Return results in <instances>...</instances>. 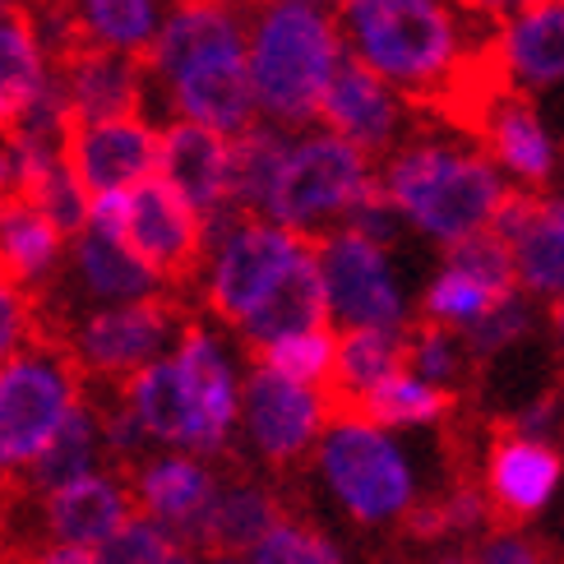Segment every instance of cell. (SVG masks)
I'll return each mask as SVG.
<instances>
[{"label":"cell","mask_w":564,"mask_h":564,"mask_svg":"<svg viewBox=\"0 0 564 564\" xmlns=\"http://www.w3.org/2000/svg\"><path fill=\"white\" fill-rule=\"evenodd\" d=\"M384 195L403 208V218L421 227L440 246H454L473 231L496 223V208L509 185L496 172V158L486 149L467 153L440 144L431 134H412L384 158L380 172Z\"/></svg>","instance_id":"obj_1"},{"label":"cell","mask_w":564,"mask_h":564,"mask_svg":"<svg viewBox=\"0 0 564 564\" xmlns=\"http://www.w3.org/2000/svg\"><path fill=\"white\" fill-rule=\"evenodd\" d=\"M338 29L375 75H384L416 107L463 61L467 33L449 0H343Z\"/></svg>","instance_id":"obj_2"},{"label":"cell","mask_w":564,"mask_h":564,"mask_svg":"<svg viewBox=\"0 0 564 564\" xmlns=\"http://www.w3.org/2000/svg\"><path fill=\"white\" fill-rule=\"evenodd\" d=\"M343 61V29L334 14L296 0H254L250 79L254 102L278 126H305L319 116L324 88Z\"/></svg>","instance_id":"obj_3"},{"label":"cell","mask_w":564,"mask_h":564,"mask_svg":"<svg viewBox=\"0 0 564 564\" xmlns=\"http://www.w3.org/2000/svg\"><path fill=\"white\" fill-rule=\"evenodd\" d=\"M84 366L56 338H37L0 361V473H23L61 421L79 408Z\"/></svg>","instance_id":"obj_4"},{"label":"cell","mask_w":564,"mask_h":564,"mask_svg":"<svg viewBox=\"0 0 564 564\" xmlns=\"http://www.w3.org/2000/svg\"><path fill=\"white\" fill-rule=\"evenodd\" d=\"M319 473L338 505L366 528L403 523L416 505V481L403 449L384 435V426L361 416H338L319 435Z\"/></svg>","instance_id":"obj_5"},{"label":"cell","mask_w":564,"mask_h":564,"mask_svg":"<svg viewBox=\"0 0 564 564\" xmlns=\"http://www.w3.org/2000/svg\"><path fill=\"white\" fill-rule=\"evenodd\" d=\"M380 172L370 167V153L361 144H351L343 134H305L292 144L282 176L273 185L269 218L319 237L328 223H343L351 214V204L375 191Z\"/></svg>","instance_id":"obj_6"},{"label":"cell","mask_w":564,"mask_h":564,"mask_svg":"<svg viewBox=\"0 0 564 564\" xmlns=\"http://www.w3.org/2000/svg\"><path fill=\"white\" fill-rule=\"evenodd\" d=\"M305 241H311L305 231L241 218L231 208L208 218V273H204L208 311L227 324H241L282 278V269L305 250Z\"/></svg>","instance_id":"obj_7"},{"label":"cell","mask_w":564,"mask_h":564,"mask_svg":"<svg viewBox=\"0 0 564 564\" xmlns=\"http://www.w3.org/2000/svg\"><path fill=\"white\" fill-rule=\"evenodd\" d=\"M185 315L172 292H158L144 301H121L93 311L75 334H69V351L79 357L84 375L93 380H126L139 366L162 357V347L181 338Z\"/></svg>","instance_id":"obj_8"},{"label":"cell","mask_w":564,"mask_h":564,"mask_svg":"<svg viewBox=\"0 0 564 564\" xmlns=\"http://www.w3.org/2000/svg\"><path fill=\"white\" fill-rule=\"evenodd\" d=\"M121 241L139 254V260H149L172 292H181L185 282H195L204 273L208 218L176 191L172 181L149 176V181L130 185Z\"/></svg>","instance_id":"obj_9"},{"label":"cell","mask_w":564,"mask_h":564,"mask_svg":"<svg viewBox=\"0 0 564 564\" xmlns=\"http://www.w3.org/2000/svg\"><path fill=\"white\" fill-rule=\"evenodd\" d=\"M315 254H319L324 292H328V315L343 328L408 324V305H403V292H398L380 241H370L351 227H338V231H319Z\"/></svg>","instance_id":"obj_10"},{"label":"cell","mask_w":564,"mask_h":564,"mask_svg":"<svg viewBox=\"0 0 564 564\" xmlns=\"http://www.w3.org/2000/svg\"><path fill=\"white\" fill-rule=\"evenodd\" d=\"M564 477V449L551 440H536L486 421V458H481V486L490 500V523L496 528H528L542 513Z\"/></svg>","instance_id":"obj_11"},{"label":"cell","mask_w":564,"mask_h":564,"mask_svg":"<svg viewBox=\"0 0 564 564\" xmlns=\"http://www.w3.org/2000/svg\"><path fill=\"white\" fill-rule=\"evenodd\" d=\"M319 121L351 144H361L370 158H389L398 144H408V121H421V111L351 52L338 61L334 79L324 88Z\"/></svg>","instance_id":"obj_12"},{"label":"cell","mask_w":564,"mask_h":564,"mask_svg":"<svg viewBox=\"0 0 564 564\" xmlns=\"http://www.w3.org/2000/svg\"><path fill=\"white\" fill-rule=\"evenodd\" d=\"M241 408H246V431L254 454L269 467L301 463L305 449L324 435V421H328L324 389L296 384L264 361L250 370V380L241 389Z\"/></svg>","instance_id":"obj_13"},{"label":"cell","mask_w":564,"mask_h":564,"mask_svg":"<svg viewBox=\"0 0 564 564\" xmlns=\"http://www.w3.org/2000/svg\"><path fill=\"white\" fill-rule=\"evenodd\" d=\"M52 56V79L61 84L69 111L79 121H107V116H134L144 107V93H149V61L121 52V46H107V42H88L75 37L56 46Z\"/></svg>","instance_id":"obj_14"},{"label":"cell","mask_w":564,"mask_h":564,"mask_svg":"<svg viewBox=\"0 0 564 564\" xmlns=\"http://www.w3.org/2000/svg\"><path fill=\"white\" fill-rule=\"evenodd\" d=\"M162 158V130H153L144 116H107V121H79L69 116L65 162L75 167L88 195L130 191L149 181Z\"/></svg>","instance_id":"obj_15"},{"label":"cell","mask_w":564,"mask_h":564,"mask_svg":"<svg viewBox=\"0 0 564 564\" xmlns=\"http://www.w3.org/2000/svg\"><path fill=\"white\" fill-rule=\"evenodd\" d=\"M167 98L181 116L204 121L223 134H241L254 126V79H250V42L214 46L195 61H185L167 79Z\"/></svg>","instance_id":"obj_16"},{"label":"cell","mask_w":564,"mask_h":564,"mask_svg":"<svg viewBox=\"0 0 564 564\" xmlns=\"http://www.w3.org/2000/svg\"><path fill=\"white\" fill-rule=\"evenodd\" d=\"M477 144L496 158L519 185L551 195L555 172H560V144L551 139V130L542 126V116H536V107H532L523 84L509 88L505 98L490 107Z\"/></svg>","instance_id":"obj_17"},{"label":"cell","mask_w":564,"mask_h":564,"mask_svg":"<svg viewBox=\"0 0 564 564\" xmlns=\"http://www.w3.org/2000/svg\"><path fill=\"white\" fill-rule=\"evenodd\" d=\"M158 172H162V181H172L204 218H218L227 208V185H231V134L181 116V121L162 130Z\"/></svg>","instance_id":"obj_18"},{"label":"cell","mask_w":564,"mask_h":564,"mask_svg":"<svg viewBox=\"0 0 564 564\" xmlns=\"http://www.w3.org/2000/svg\"><path fill=\"white\" fill-rule=\"evenodd\" d=\"M139 509L134 500V486H130V473H88V477H75L56 490H46V532L56 542H75V546H102L107 536L121 528L130 513Z\"/></svg>","instance_id":"obj_19"},{"label":"cell","mask_w":564,"mask_h":564,"mask_svg":"<svg viewBox=\"0 0 564 564\" xmlns=\"http://www.w3.org/2000/svg\"><path fill=\"white\" fill-rule=\"evenodd\" d=\"M176 361L191 380L195 393V412H199V454H218L227 449L231 426H237V408H241V389H237V370H231L223 343L208 334L204 324H185L176 338Z\"/></svg>","instance_id":"obj_20"},{"label":"cell","mask_w":564,"mask_h":564,"mask_svg":"<svg viewBox=\"0 0 564 564\" xmlns=\"http://www.w3.org/2000/svg\"><path fill=\"white\" fill-rule=\"evenodd\" d=\"M282 519H288V509L278 505L269 486L250 481V477H231L214 490L204 519L195 523V532L185 536V542L208 555H250Z\"/></svg>","instance_id":"obj_21"},{"label":"cell","mask_w":564,"mask_h":564,"mask_svg":"<svg viewBox=\"0 0 564 564\" xmlns=\"http://www.w3.org/2000/svg\"><path fill=\"white\" fill-rule=\"evenodd\" d=\"M328 324V292H324V273H319V254H315V237L305 241V250L282 269V278L264 292V301L237 324L241 338L250 347H269L301 328H319Z\"/></svg>","instance_id":"obj_22"},{"label":"cell","mask_w":564,"mask_h":564,"mask_svg":"<svg viewBox=\"0 0 564 564\" xmlns=\"http://www.w3.org/2000/svg\"><path fill=\"white\" fill-rule=\"evenodd\" d=\"M121 393L130 398V408L144 421V431L158 444H176V449L199 454V412H195V393L191 380L176 357H158L149 366H139L134 375H126Z\"/></svg>","instance_id":"obj_23"},{"label":"cell","mask_w":564,"mask_h":564,"mask_svg":"<svg viewBox=\"0 0 564 564\" xmlns=\"http://www.w3.org/2000/svg\"><path fill=\"white\" fill-rule=\"evenodd\" d=\"M69 264H75V278H79L84 296L102 301V305L144 301V296L167 292V282H162V273L149 260H139V254L116 237V231H102L93 223L75 237Z\"/></svg>","instance_id":"obj_24"},{"label":"cell","mask_w":564,"mask_h":564,"mask_svg":"<svg viewBox=\"0 0 564 564\" xmlns=\"http://www.w3.org/2000/svg\"><path fill=\"white\" fill-rule=\"evenodd\" d=\"M398 370H408V324H398V328H343L338 361H334V375H328V384H324L328 421L347 416L357 408L361 393L384 384Z\"/></svg>","instance_id":"obj_25"},{"label":"cell","mask_w":564,"mask_h":564,"mask_svg":"<svg viewBox=\"0 0 564 564\" xmlns=\"http://www.w3.org/2000/svg\"><path fill=\"white\" fill-rule=\"evenodd\" d=\"M130 473V486H134V500L144 513L162 519L167 528H176L181 536H191L195 523L204 519L208 500L218 490V477L208 473L204 463L195 458H153L144 467H126Z\"/></svg>","instance_id":"obj_26"},{"label":"cell","mask_w":564,"mask_h":564,"mask_svg":"<svg viewBox=\"0 0 564 564\" xmlns=\"http://www.w3.org/2000/svg\"><path fill=\"white\" fill-rule=\"evenodd\" d=\"M46 84H52V56H46L33 6L19 0L0 10V116L6 126H14L42 98Z\"/></svg>","instance_id":"obj_27"},{"label":"cell","mask_w":564,"mask_h":564,"mask_svg":"<svg viewBox=\"0 0 564 564\" xmlns=\"http://www.w3.org/2000/svg\"><path fill=\"white\" fill-rule=\"evenodd\" d=\"M458 412H463V393L421 380L408 366V370L389 375L384 384H375L370 393H361L347 416L375 421V426H444V421H454Z\"/></svg>","instance_id":"obj_28"},{"label":"cell","mask_w":564,"mask_h":564,"mask_svg":"<svg viewBox=\"0 0 564 564\" xmlns=\"http://www.w3.org/2000/svg\"><path fill=\"white\" fill-rule=\"evenodd\" d=\"M292 153V139L273 126H250L231 134V185H227V208L241 218H260L273 204V185L282 176V162Z\"/></svg>","instance_id":"obj_29"},{"label":"cell","mask_w":564,"mask_h":564,"mask_svg":"<svg viewBox=\"0 0 564 564\" xmlns=\"http://www.w3.org/2000/svg\"><path fill=\"white\" fill-rule=\"evenodd\" d=\"M500 42L513 79L523 88H546V84H564V6L546 0L519 19L500 23Z\"/></svg>","instance_id":"obj_30"},{"label":"cell","mask_w":564,"mask_h":564,"mask_svg":"<svg viewBox=\"0 0 564 564\" xmlns=\"http://www.w3.org/2000/svg\"><path fill=\"white\" fill-rule=\"evenodd\" d=\"M65 241L69 237L42 214L37 204L14 199L6 208V223H0V264H6L29 292H37V282H46L52 269L61 264Z\"/></svg>","instance_id":"obj_31"},{"label":"cell","mask_w":564,"mask_h":564,"mask_svg":"<svg viewBox=\"0 0 564 564\" xmlns=\"http://www.w3.org/2000/svg\"><path fill=\"white\" fill-rule=\"evenodd\" d=\"M98 440H102V421L93 408H75L65 421H61V431L52 435V444L23 467V486L37 490V496H46V490H56L65 481H75V477H88V473H98Z\"/></svg>","instance_id":"obj_32"},{"label":"cell","mask_w":564,"mask_h":564,"mask_svg":"<svg viewBox=\"0 0 564 564\" xmlns=\"http://www.w3.org/2000/svg\"><path fill=\"white\" fill-rule=\"evenodd\" d=\"M254 351H264V366L288 375V380L324 389L328 375H334V361H338V338L328 334V324H319V328H301V334L278 338L269 347H254Z\"/></svg>","instance_id":"obj_33"},{"label":"cell","mask_w":564,"mask_h":564,"mask_svg":"<svg viewBox=\"0 0 564 564\" xmlns=\"http://www.w3.org/2000/svg\"><path fill=\"white\" fill-rule=\"evenodd\" d=\"M500 301V292H490L486 282H477L473 273H463L454 264H444L440 278L426 288V301H421V315H431L440 324H454V328H467V324H477L481 315H490Z\"/></svg>","instance_id":"obj_34"},{"label":"cell","mask_w":564,"mask_h":564,"mask_svg":"<svg viewBox=\"0 0 564 564\" xmlns=\"http://www.w3.org/2000/svg\"><path fill=\"white\" fill-rule=\"evenodd\" d=\"M444 264L473 273L477 282H486V288L500 292V296H513V292L523 288V282H519V264H513V246L500 237L496 227H481V231H473V237L454 241L449 254H444Z\"/></svg>","instance_id":"obj_35"},{"label":"cell","mask_w":564,"mask_h":564,"mask_svg":"<svg viewBox=\"0 0 564 564\" xmlns=\"http://www.w3.org/2000/svg\"><path fill=\"white\" fill-rule=\"evenodd\" d=\"M181 546H191V542H185L176 528H167V523L153 519V513H144V509H134L98 551H102L107 564H167Z\"/></svg>","instance_id":"obj_36"},{"label":"cell","mask_w":564,"mask_h":564,"mask_svg":"<svg viewBox=\"0 0 564 564\" xmlns=\"http://www.w3.org/2000/svg\"><path fill=\"white\" fill-rule=\"evenodd\" d=\"M536 328V311H532V301L523 296V288L513 292L509 301H500L490 315H481L477 324H467L463 328V338H467V347H473V357L481 361V370H486V361L490 357H500V351H509L519 338H528Z\"/></svg>","instance_id":"obj_37"},{"label":"cell","mask_w":564,"mask_h":564,"mask_svg":"<svg viewBox=\"0 0 564 564\" xmlns=\"http://www.w3.org/2000/svg\"><path fill=\"white\" fill-rule=\"evenodd\" d=\"M250 564H343V555L334 551L324 532H315L311 523L282 519L260 546L250 551Z\"/></svg>","instance_id":"obj_38"},{"label":"cell","mask_w":564,"mask_h":564,"mask_svg":"<svg viewBox=\"0 0 564 564\" xmlns=\"http://www.w3.org/2000/svg\"><path fill=\"white\" fill-rule=\"evenodd\" d=\"M555 546L523 536V528H490V536L477 551V564H551Z\"/></svg>","instance_id":"obj_39"},{"label":"cell","mask_w":564,"mask_h":564,"mask_svg":"<svg viewBox=\"0 0 564 564\" xmlns=\"http://www.w3.org/2000/svg\"><path fill=\"white\" fill-rule=\"evenodd\" d=\"M458 10L477 14V19H490V23H505V19H519L536 6H546V0H454Z\"/></svg>","instance_id":"obj_40"},{"label":"cell","mask_w":564,"mask_h":564,"mask_svg":"<svg viewBox=\"0 0 564 564\" xmlns=\"http://www.w3.org/2000/svg\"><path fill=\"white\" fill-rule=\"evenodd\" d=\"M33 564H107L98 546H75V542H56V546H46Z\"/></svg>","instance_id":"obj_41"},{"label":"cell","mask_w":564,"mask_h":564,"mask_svg":"<svg viewBox=\"0 0 564 564\" xmlns=\"http://www.w3.org/2000/svg\"><path fill=\"white\" fill-rule=\"evenodd\" d=\"M551 324H555V338H560V357H564V296H551Z\"/></svg>","instance_id":"obj_42"},{"label":"cell","mask_w":564,"mask_h":564,"mask_svg":"<svg viewBox=\"0 0 564 564\" xmlns=\"http://www.w3.org/2000/svg\"><path fill=\"white\" fill-rule=\"evenodd\" d=\"M167 564H195V551H191V546H181V551H176Z\"/></svg>","instance_id":"obj_43"},{"label":"cell","mask_w":564,"mask_h":564,"mask_svg":"<svg viewBox=\"0 0 564 564\" xmlns=\"http://www.w3.org/2000/svg\"><path fill=\"white\" fill-rule=\"evenodd\" d=\"M551 214H555L560 227H564V195H551Z\"/></svg>","instance_id":"obj_44"},{"label":"cell","mask_w":564,"mask_h":564,"mask_svg":"<svg viewBox=\"0 0 564 564\" xmlns=\"http://www.w3.org/2000/svg\"><path fill=\"white\" fill-rule=\"evenodd\" d=\"M208 564H246V560H241V555H214Z\"/></svg>","instance_id":"obj_45"},{"label":"cell","mask_w":564,"mask_h":564,"mask_svg":"<svg viewBox=\"0 0 564 564\" xmlns=\"http://www.w3.org/2000/svg\"><path fill=\"white\" fill-rule=\"evenodd\" d=\"M435 564H477V560H467V555H449V560H435Z\"/></svg>","instance_id":"obj_46"},{"label":"cell","mask_w":564,"mask_h":564,"mask_svg":"<svg viewBox=\"0 0 564 564\" xmlns=\"http://www.w3.org/2000/svg\"><path fill=\"white\" fill-rule=\"evenodd\" d=\"M6 208H10V199H6V195H0V223H6Z\"/></svg>","instance_id":"obj_47"},{"label":"cell","mask_w":564,"mask_h":564,"mask_svg":"<svg viewBox=\"0 0 564 564\" xmlns=\"http://www.w3.org/2000/svg\"><path fill=\"white\" fill-rule=\"evenodd\" d=\"M6 130H10V126H6V116H0V134H6Z\"/></svg>","instance_id":"obj_48"},{"label":"cell","mask_w":564,"mask_h":564,"mask_svg":"<svg viewBox=\"0 0 564 564\" xmlns=\"http://www.w3.org/2000/svg\"><path fill=\"white\" fill-rule=\"evenodd\" d=\"M551 564H564V560H560V555H555V560H551Z\"/></svg>","instance_id":"obj_49"},{"label":"cell","mask_w":564,"mask_h":564,"mask_svg":"<svg viewBox=\"0 0 564 564\" xmlns=\"http://www.w3.org/2000/svg\"><path fill=\"white\" fill-rule=\"evenodd\" d=\"M29 564H33V560H29Z\"/></svg>","instance_id":"obj_50"}]
</instances>
